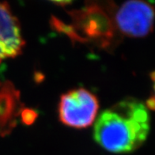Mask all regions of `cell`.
I'll return each instance as SVG.
<instances>
[{
    "instance_id": "6da1fadb",
    "label": "cell",
    "mask_w": 155,
    "mask_h": 155,
    "mask_svg": "<svg viewBox=\"0 0 155 155\" xmlns=\"http://www.w3.org/2000/svg\"><path fill=\"white\" fill-rule=\"evenodd\" d=\"M150 129V116L145 104L127 97L99 115L94 124V139L108 152L130 153L145 143Z\"/></svg>"
},
{
    "instance_id": "7a4b0ae2",
    "label": "cell",
    "mask_w": 155,
    "mask_h": 155,
    "mask_svg": "<svg viewBox=\"0 0 155 155\" xmlns=\"http://www.w3.org/2000/svg\"><path fill=\"white\" fill-rule=\"evenodd\" d=\"M99 109L97 97L84 88L71 90L60 97L59 120L66 126L82 129L91 126Z\"/></svg>"
},
{
    "instance_id": "3957f363",
    "label": "cell",
    "mask_w": 155,
    "mask_h": 155,
    "mask_svg": "<svg viewBox=\"0 0 155 155\" xmlns=\"http://www.w3.org/2000/svg\"><path fill=\"white\" fill-rule=\"evenodd\" d=\"M155 9L147 2L128 1L114 14L113 21L119 32L126 37L142 38L153 31Z\"/></svg>"
},
{
    "instance_id": "277c9868",
    "label": "cell",
    "mask_w": 155,
    "mask_h": 155,
    "mask_svg": "<svg viewBox=\"0 0 155 155\" xmlns=\"http://www.w3.org/2000/svg\"><path fill=\"white\" fill-rule=\"evenodd\" d=\"M25 45L18 19L7 2H0V64L21 55Z\"/></svg>"
},
{
    "instance_id": "5b68a950",
    "label": "cell",
    "mask_w": 155,
    "mask_h": 155,
    "mask_svg": "<svg viewBox=\"0 0 155 155\" xmlns=\"http://www.w3.org/2000/svg\"><path fill=\"white\" fill-rule=\"evenodd\" d=\"M72 16L77 22L78 29H82L86 38L104 41L112 37V21L98 6H87L82 10L72 13Z\"/></svg>"
},
{
    "instance_id": "8992f818",
    "label": "cell",
    "mask_w": 155,
    "mask_h": 155,
    "mask_svg": "<svg viewBox=\"0 0 155 155\" xmlns=\"http://www.w3.org/2000/svg\"><path fill=\"white\" fill-rule=\"evenodd\" d=\"M24 108L15 86L9 81L0 82V135L6 136L12 131Z\"/></svg>"
},
{
    "instance_id": "52a82bcc",
    "label": "cell",
    "mask_w": 155,
    "mask_h": 155,
    "mask_svg": "<svg viewBox=\"0 0 155 155\" xmlns=\"http://www.w3.org/2000/svg\"><path fill=\"white\" fill-rule=\"evenodd\" d=\"M37 116L38 114L36 111L27 108H25L21 111L20 115L22 122L26 125H31L32 124H33L34 121L36 120V119L37 118Z\"/></svg>"
},
{
    "instance_id": "ba28073f",
    "label": "cell",
    "mask_w": 155,
    "mask_h": 155,
    "mask_svg": "<svg viewBox=\"0 0 155 155\" xmlns=\"http://www.w3.org/2000/svg\"><path fill=\"white\" fill-rule=\"evenodd\" d=\"M147 109H152L155 110V97H151L150 99L147 101V104H145Z\"/></svg>"
},
{
    "instance_id": "9c48e42d",
    "label": "cell",
    "mask_w": 155,
    "mask_h": 155,
    "mask_svg": "<svg viewBox=\"0 0 155 155\" xmlns=\"http://www.w3.org/2000/svg\"><path fill=\"white\" fill-rule=\"evenodd\" d=\"M150 78L151 80H152V82H153V89H154V91H155V71L150 74Z\"/></svg>"
}]
</instances>
